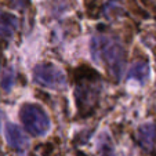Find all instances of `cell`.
<instances>
[{
  "mask_svg": "<svg viewBox=\"0 0 156 156\" xmlns=\"http://www.w3.org/2000/svg\"><path fill=\"white\" fill-rule=\"evenodd\" d=\"M91 55L97 64H102L109 75L119 80L126 65V51L116 39L97 35L91 39Z\"/></svg>",
  "mask_w": 156,
  "mask_h": 156,
  "instance_id": "obj_1",
  "label": "cell"
},
{
  "mask_svg": "<svg viewBox=\"0 0 156 156\" xmlns=\"http://www.w3.org/2000/svg\"><path fill=\"white\" fill-rule=\"evenodd\" d=\"M101 90H102V82L95 71L82 66L76 72L75 101L82 118L91 115L95 111L101 98Z\"/></svg>",
  "mask_w": 156,
  "mask_h": 156,
  "instance_id": "obj_2",
  "label": "cell"
},
{
  "mask_svg": "<svg viewBox=\"0 0 156 156\" xmlns=\"http://www.w3.org/2000/svg\"><path fill=\"white\" fill-rule=\"evenodd\" d=\"M20 119L25 130L32 136H44L50 130V119L47 113L36 104H25L21 106Z\"/></svg>",
  "mask_w": 156,
  "mask_h": 156,
  "instance_id": "obj_3",
  "label": "cell"
},
{
  "mask_svg": "<svg viewBox=\"0 0 156 156\" xmlns=\"http://www.w3.org/2000/svg\"><path fill=\"white\" fill-rule=\"evenodd\" d=\"M33 80L41 87L62 90L66 87V76L59 66L54 64H39L33 69Z\"/></svg>",
  "mask_w": 156,
  "mask_h": 156,
  "instance_id": "obj_4",
  "label": "cell"
},
{
  "mask_svg": "<svg viewBox=\"0 0 156 156\" xmlns=\"http://www.w3.org/2000/svg\"><path fill=\"white\" fill-rule=\"evenodd\" d=\"M140 147L149 153H156V123H145L137 130Z\"/></svg>",
  "mask_w": 156,
  "mask_h": 156,
  "instance_id": "obj_5",
  "label": "cell"
},
{
  "mask_svg": "<svg viewBox=\"0 0 156 156\" xmlns=\"http://www.w3.org/2000/svg\"><path fill=\"white\" fill-rule=\"evenodd\" d=\"M4 134H6V140L9 142V145L15 151H24L29 144L27 136L22 133V130L12 123L6 124Z\"/></svg>",
  "mask_w": 156,
  "mask_h": 156,
  "instance_id": "obj_6",
  "label": "cell"
},
{
  "mask_svg": "<svg viewBox=\"0 0 156 156\" xmlns=\"http://www.w3.org/2000/svg\"><path fill=\"white\" fill-rule=\"evenodd\" d=\"M20 21L15 15L6 11H0V35L6 39H10L17 32Z\"/></svg>",
  "mask_w": 156,
  "mask_h": 156,
  "instance_id": "obj_7",
  "label": "cell"
},
{
  "mask_svg": "<svg viewBox=\"0 0 156 156\" xmlns=\"http://www.w3.org/2000/svg\"><path fill=\"white\" fill-rule=\"evenodd\" d=\"M149 77V65L145 61H137L133 64L129 72V79L136 80L140 83H145Z\"/></svg>",
  "mask_w": 156,
  "mask_h": 156,
  "instance_id": "obj_8",
  "label": "cell"
},
{
  "mask_svg": "<svg viewBox=\"0 0 156 156\" xmlns=\"http://www.w3.org/2000/svg\"><path fill=\"white\" fill-rule=\"evenodd\" d=\"M98 152H100V156H118L115 152L112 141H111V138H109V136L106 133H102L100 136V140H98Z\"/></svg>",
  "mask_w": 156,
  "mask_h": 156,
  "instance_id": "obj_9",
  "label": "cell"
},
{
  "mask_svg": "<svg viewBox=\"0 0 156 156\" xmlns=\"http://www.w3.org/2000/svg\"><path fill=\"white\" fill-rule=\"evenodd\" d=\"M14 79H15V75H14V69L11 66L4 71L3 76H2V88H3L6 93H9L11 90L12 84H14Z\"/></svg>",
  "mask_w": 156,
  "mask_h": 156,
  "instance_id": "obj_10",
  "label": "cell"
},
{
  "mask_svg": "<svg viewBox=\"0 0 156 156\" xmlns=\"http://www.w3.org/2000/svg\"><path fill=\"white\" fill-rule=\"evenodd\" d=\"M28 0H11V3L14 4L15 7H24V4L27 3Z\"/></svg>",
  "mask_w": 156,
  "mask_h": 156,
  "instance_id": "obj_11",
  "label": "cell"
},
{
  "mask_svg": "<svg viewBox=\"0 0 156 156\" xmlns=\"http://www.w3.org/2000/svg\"><path fill=\"white\" fill-rule=\"evenodd\" d=\"M2 55H3V50H2V46H0V62H2Z\"/></svg>",
  "mask_w": 156,
  "mask_h": 156,
  "instance_id": "obj_12",
  "label": "cell"
},
{
  "mask_svg": "<svg viewBox=\"0 0 156 156\" xmlns=\"http://www.w3.org/2000/svg\"><path fill=\"white\" fill-rule=\"evenodd\" d=\"M76 156H87V155H84L83 152H77V155H76Z\"/></svg>",
  "mask_w": 156,
  "mask_h": 156,
  "instance_id": "obj_13",
  "label": "cell"
},
{
  "mask_svg": "<svg viewBox=\"0 0 156 156\" xmlns=\"http://www.w3.org/2000/svg\"><path fill=\"white\" fill-rule=\"evenodd\" d=\"M0 156H2V155H0Z\"/></svg>",
  "mask_w": 156,
  "mask_h": 156,
  "instance_id": "obj_14",
  "label": "cell"
}]
</instances>
